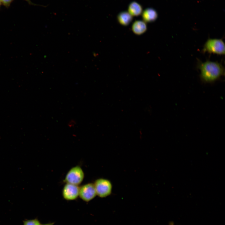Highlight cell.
Returning a JSON list of instances; mask_svg holds the SVG:
<instances>
[{
  "instance_id": "8fae6325",
  "label": "cell",
  "mask_w": 225,
  "mask_h": 225,
  "mask_svg": "<svg viewBox=\"0 0 225 225\" xmlns=\"http://www.w3.org/2000/svg\"><path fill=\"white\" fill-rule=\"evenodd\" d=\"M40 221L37 219L28 220L23 221V225H41Z\"/></svg>"
},
{
  "instance_id": "4fadbf2b",
  "label": "cell",
  "mask_w": 225,
  "mask_h": 225,
  "mask_svg": "<svg viewBox=\"0 0 225 225\" xmlns=\"http://www.w3.org/2000/svg\"><path fill=\"white\" fill-rule=\"evenodd\" d=\"M53 223H47L44 224H42L41 225H53Z\"/></svg>"
},
{
  "instance_id": "7c38bea8",
  "label": "cell",
  "mask_w": 225,
  "mask_h": 225,
  "mask_svg": "<svg viewBox=\"0 0 225 225\" xmlns=\"http://www.w3.org/2000/svg\"><path fill=\"white\" fill-rule=\"evenodd\" d=\"M13 0H1L2 3L6 7L9 6Z\"/></svg>"
},
{
  "instance_id": "5bb4252c",
  "label": "cell",
  "mask_w": 225,
  "mask_h": 225,
  "mask_svg": "<svg viewBox=\"0 0 225 225\" xmlns=\"http://www.w3.org/2000/svg\"><path fill=\"white\" fill-rule=\"evenodd\" d=\"M2 4V3L1 1V0H0V7H1V4Z\"/></svg>"
},
{
  "instance_id": "8992f818",
  "label": "cell",
  "mask_w": 225,
  "mask_h": 225,
  "mask_svg": "<svg viewBox=\"0 0 225 225\" xmlns=\"http://www.w3.org/2000/svg\"><path fill=\"white\" fill-rule=\"evenodd\" d=\"M79 187L70 183H66L62 190L63 198L68 201L76 199L79 196Z\"/></svg>"
},
{
  "instance_id": "3957f363",
  "label": "cell",
  "mask_w": 225,
  "mask_h": 225,
  "mask_svg": "<svg viewBox=\"0 0 225 225\" xmlns=\"http://www.w3.org/2000/svg\"><path fill=\"white\" fill-rule=\"evenodd\" d=\"M84 177V174L83 170L81 167L77 165L69 170L64 181L66 183L78 186L83 181Z\"/></svg>"
},
{
  "instance_id": "7a4b0ae2",
  "label": "cell",
  "mask_w": 225,
  "mask_h": 225,
  "mask_svg": "<svg viewBox=\"0 0 225 225\" xmlns=\"http://www.w3.org/2000/svg\"><path fill=\"white\" fill-rule=\"evenodd\" d=\"M202 52L219 55L225 54V44L221 39L208 38L203 45Z\"/></svg>"
},
{
  "instance_id": "277c9868",
  "label": "cell",
  "mask_w": 225,
  "mask_h": 225,
  "mask_svg": "<svg viewBox=\"0 0 225 225\" xmlns=\"http://www.w3.org/2000/svg\"><path fill=\"white\" fill-rule=\"evenodd\" d=\"M94 184L97 195L100 198H105L111 193L112 186L109 180L102 178L96 180Z\"/></svg>"
},
{
  "instance_id": "6da1fadb",
  "label": "cell",
  "mask_w": 225,
  "mask_h": 225,
  "mask_svg": "<svg viewBox=\"0 0 225 225\" xmlns=\"http://www.w3.org/2000/svg\"><path fill=\"white\" fill-rule=\"evenodd\" d=\"M198 68L200 70L201 79L205 82H212L224 75V68L218 62L207 60L204 62L199 61Z\"/></svg>"
},
{
  "instance_id": "30bf717a",
  "label": "cell",
  "mask_w": 225,
  "mask_h": 225,
  "mask_svg": "<svg viewBox=\"0 0 225 225\" xmlns=\"http://www.w3.org/2000/svg\"><path fill=\"white\" fill-rule=\"evenodd\" d=\"M132 16L127 11L121 12L117 16V19L119 23L124 26L128 25L132 22Z\"/></svg>"
},
{
  "instance_id": "5b68a950",
  "label": "cell",
  "mask_w": 225,
  "mask_h": 225,
  "mask_svg": "<svg viewBox=\"0 0 225 225\" xmlns=\"http://www.w3.org/2000/svg\"><path fill=\"white\" fill-rule=\"evenodd\" d=\"M96 195L94 183H89L79 187V196L83 201L89 202Z\"/></svg>"
},
{
  "instance_id": "ba28073f",
  "label": "cell",
  "mask_w": 225,
  "mask_h": 225,
  "mask_svg": "<svg viewBox=\"0 0 225 225\" xmlns=\"http://www.w3.org/2000/svg\"><path fill=\"white\" fill-rule=\"evenodd\" d=\"M133 32L137 35H141L146 32L147 26L145 22L141 20H136L132 26Z\"/></svg>"
},
{
  "instance_id": "9c48e42d",
  "label": "cell",
  "mask_w": 225,
  "mask_h": 225,
  "mask_svg": "<svg viewBox=\"0 0 225 225\" xmlns=\"http://www.w3.org/2000/svg\"><path fill=\"white\" fill-rule=\"evenodd\" d=\"M128 12L133 16H138L142 12V6L138 2L133 1L131 2L128 6Z\"/></svg>"
},
{
  "instance_id": "52a82bcc",
  "label": "cell",
  "mask_w": 225,
  "mask_h": 225,
  "mask_svg": "<svg viewBox=\"0 0 225 225\" xmlns=\"http://www.w3.org/2000/svg\"><path fill=\"white\" fill-rule=\"evenodd\" d=\"M142 17L144 22H154L157 19L158 14L156 10L153 8H148L142 12Z\"/></svg>"
}]
</instances>
